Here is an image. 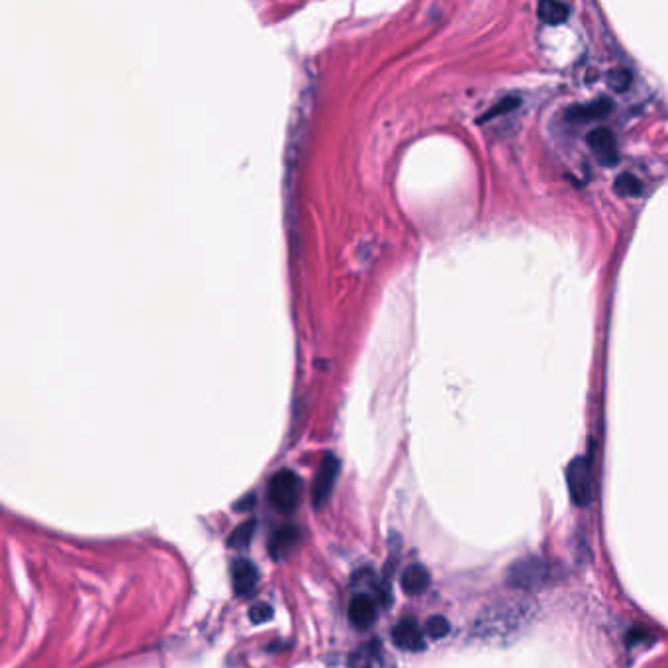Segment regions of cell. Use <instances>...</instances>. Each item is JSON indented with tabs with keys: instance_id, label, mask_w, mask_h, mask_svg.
Returning a JSON list of instances; mask_svg holds the SVG:
<instances>
[{
	"instance_id": "obj_1",
	"label": "cell",
	"mask_w": 668,
	"mask_h": 668,
	"mask_svg": "<svg viewBox=\"0 0 668 668\" xmlns=\"http://www.w3.org/2000/svg\"><path fill=\"white\" fill-rule=\"evenodd\" d=\"M531 618L529 602H500L483 610L475 621V635L486 641L508 639L526 628Z\"/></svg>"
},
{
	"instance_id": "obj_2",
	"label": "cell",
	"mask_w": 668,
	"mask_h": 668,
	"mask_svg": "<svg viewBox=\"0 0 668 668\" xmlns=\"http://www.w3.org/2000/svg\"><path fill=\"white\" fill-rule=\"evenodd\" d=\"M549 578V565L541 557H524L506 570V584L516 590H537Z\"/></svg>"
},
{
	"instance_id": "obj_3",
	"label": "cell",
	"mask_w": 668,
	"mask_h": 668,
	"mask_svg": "<svg viewBox=\"0 0 668 668\" xmlns=\"http://www.w3.org/2000/svg\"><path fill=\"white\" fill-rule=\"evenodd\" d=\"M300 476L290 468H283L269 480V502L283 514H290L300 502Z\"/></svg>"
},
{
	"instance_id": "obj_4",
	"label": "cell",
	"mask_w": 668,
	"mask_h": 668,
	"mask_svg": "<svg viewBox=\"0 0 668 668\" xmlns=\"http://www.w3.org/2000/svg\"><path fill=\"white\" fill-rule=\"evenodd\" d=\"M567 484L572 502L577 506H588L594 496L592 467L587 457H578L567 467Z\"/></svg>"
},
{
	"instance_id": "obj_5",
	"label": "cell",
	"mask_w": 668,
	"mask_h": 668,
	"mask_svg": "<svg viewBox=\"0 0 668 668\" xmlns=\"http://www.w3.org/2000/svg\"><path fill=\"white\" fill-rule=\"evenodd\" d=\"M339 468H341V465H339V458L336 455L328 453L326 457L321 458L320 468H318L316 478H314V486H312V504H314L316 510H321L323 506L330 502L333 486H336V483H338Z\"/></svg>"
},
{
	"instance_id": "obj_6",
	"label": "cell",
	"mask_w": 668,
	"mask_h": 668,
	"mask_svg": "<svg viewBox=\"0 0 668 668\" xmlns=\"http://www.w3.org/2000/svg\"><path fill=\"white\" fill-rule=\"evenodd\" d=\"M588 145L602 165L613 167L615 163H618L620 159L618 143H615V135L610 130H605V128L592 130L588 133Z\"/></svg>"
},
{
	"instance_id": "obj_7",
	"label": "cell",
	"mask_w": 668,
	"mask_h": 668,
	"mask_svg": "<svg viewBox=\"0 0 668 668\" xmlns=\"http://www.w3.org/2000/svg\"><path fill=\"white\" fill-rule=\"evenodd\" d=\"M392 641L402 651L420 653L425 649V635L414 620H402L394 625Z\"/></svg>"
},
{
	"instance_id": "obj_8",
	"label": "cell",
	"mask_w": 668,
	"mask_h": 668,
	"mask_svg": "<svg viewBox=\"0 0 668 668\" xmlns=\"http://www.w3.org/2000/svg\"><path fill=\"white\" fill-rule=\"evenodd\" d=\"M259 584V570L252 561L237 559L232 565V587L236 596L247 598L252 596Z\"/></svg>"
},
{
	"instance_id": "obj_9",
	"label": "cell",
	"mask_w": 668,
	"mask_h": 668,
	"mask_svg": "<svg viewBox=\"0 0 668 668\" xmlns=\"http://www.w3.org/2000/svg\"><path fill=\"white\" fill-rule=\"evenodd\" d=\"M347 615L353 628L369 629L377 620V602L369 594H357L349 604Z\"/></svg>"
},
{
	"instance_id": "obj_10",
	"label": "cell",
	"mask_w": 668,
	"mask_h": 668,
	"mask_svg": "<svg viewBox=\"0 0 668 668\" xmlns=\"http://www.w3.org/2000/svg\"><path fill=\"white\" fill-rule=\"evenodd\" d=\"M430 584L432 577L424 565H410L400 577V587L408 596H420L430 588Z\"/></svg>"
},
{
	"instance_id": "obj_11",
	"label": "cell",
	"mask_w": 668,
	"mask_h": 668,
	"mask_svg": "<svg viewBox=\"0 0 668 668\" xmlns=\"http://www.w3.org/2000/svg\"><path fill=\"white\" fill-rule=\"evenodd\" d=\"M382 666V647L379 641H369L361 645L351 656V668H381Z\"/></svg>"
},
{
	"instance_id": "obj_12",
	"label": "cell",
	"mask_w": 668,
	"mask_h": 668,
	"mask_svg": "<svg viewBox=\"0 0 668 668\" xmlns=\"http://www.w3.org/2000/svg\"><path fill=\"white\" fill-rule=\"evenodd\" d=\"M298 543V531L295 527H280L275 531V535L270 537V555L275 559H280L288 555V552L296 547Z\"/></svg>"
},
{
	"instance_id": "obj_13",
	"label": "cell",
	"mask_w": 668,
	"mask_h": 668,
	"mask_svg": "<svg viewBox=\"0 0 668 668\" xmlns=\"http://www.w3.org/2000/svg\"><path fill=\"white\" fill-rule=\"evenodd\" d=\"M537 16L541 22L557 26L567 22L570 16V6L565 3H555V0H543V3L537 6Z\"/></svg>"
},
{
	"instance_id": "obj_14",
	"label": "cell",
	"mask_w": 668,
	"mask_h": 668,
	"mask_svg": "<svg viewBox=\"0 0 668 668\" xmlns=\"http://www.w3.org/2000/svg\"><path fill=\"white\" fill-rule=\"evenodd\" d=\"M612 102L610 100H596L590 104H582V107H574L569 112V118L572 120H596L610 114Z\"/></svg>"
},
{
	"instance_id": "obj_15",
	"label": "cell",
	"mask_w": 668,
	"mask_h": 668,
	"mask_svg": "<svg viewBox=\"0 0 668 668\" xmlns=\"http://www.w3.org/2000/svg\"><path fill=\"white\" fill-rule=\"evenodd\" d=\"M613 189H615V193L621 194V196H637V194L643 193V184L631 173H623V175L618 176V179H615Z\"/></svg>"
},
{
	"instance_id": "obj_16",
	"label": "cell",
	"mask_w": 668,
	"mask_h": 668,
	"mask_svg": "<svg viewBox=\"0 0 668 668\" xmlns=\"http://www.w3.org/2000/svg\"><path fill=\"white\" fill-rule=\"evenodd\" d=\"M449 631H451V625H449L443 615H433V618L427 620L424 625V633L433 641L443 639V637L449 635Z\"/></svg>"
},
{
	"instance_id": "obj_17",
	"label": "cell",
	"mask_w": 668,
	"mask_h": 668,
	"mask_svg": "<svg viewBox=\"0 0 668 668\" xmlns=\"http://www.w3.org/2000/svg\"><path fill=\"white\" fill-rule=\"evenodd\" d=\"M255 534V521H245V524L239 526L232 535H229V547H236V549H245L249 545V541H252Z\"/></svg>"
},
{
	"instance_id": "obj_18",
	"label": "cell",
	"mask_w": 668,
	"mask_h": 668,
	"mask_svg": "<svg viewBox=\"0 0 668 668\" xmlns=\"http://www.w3.org/2000/svg\"><path fill=\"white\" fill-rule=\"evenodd\" d=\"M519 104H521V100H519L518 97H506V98L500 100V102L496 104V107H492V108L488 110V114L484 116V120H488V118H496V116H502V114H508V112H511L514 108H518Z\"/></svg>"
},
{
	"instance_id": "obj_19",
	"label": "cell",
	"mask_w": 668,
	"mask_h": 668,
	"mask_svg": "<svg viewBox=\"0 0 668 668\" xmlns=\"http://www.w3.org/2000/svg\"><path fill=\"white\" fill-rule=\"evenodd\" d=\"M273 615H275L273 608H270V605L265 604V602L255 604L253 608L249 610V620H252L255 625L265 623V621H270V620H273Z\"/></svg>"
},
{
	"instance_id": "obj_20",
	"label": "cell",
	"mask_w": 668,
	"mask_h": 668,
	"mask_svg": "<svg viewBox=\"0 0 668 668\" xmlns=\"http://www.w3.org/2000/svg\"><path fill=\"white\" fill-rule=\"evenodd\" d=\"M608 82H610V87L615 90H625L629 87L631 75L628 71H613L608 75Z\"/></svg>"
},
{
	"instance_id": "obj_21",
	"label": "cell",
	"mask_w": 668,
	"mask_h": 668,
	"mask_svg": "<svg viewBox=\"0 0 668 668\" xmlns=\"http://www.w3.org/2000/svg\"><path fill=\"white\" fill-rule=\"evenodd\" d=\"M253 502H255V498L253 496H247L245 502H239L237 508H244V506H249V504H253Z\"/></svg>"
}]
</instances>
